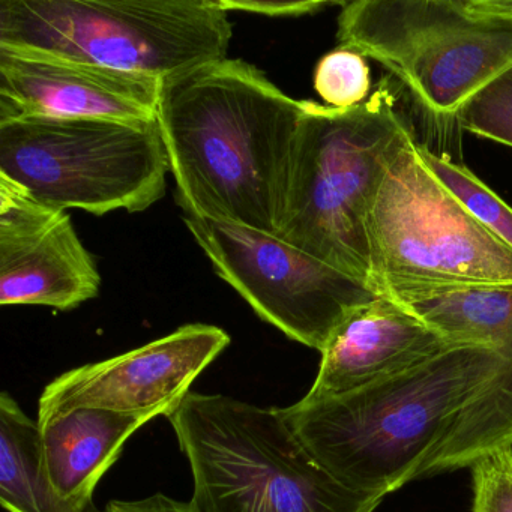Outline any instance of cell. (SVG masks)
<instances>
[{"label": "cell", "mask_w": 512, "mask_h": 512, "mask_svg": "<svg viewBox=\"0 0 512 512\" xmlns=\"http://www.w3.org/2000/svg\"><path fill=\"white\" fill-rule=\"evenodd\" d=\"M347 487L386 497L512 446V341L452 346L361 391L280 409Z\"/></svg>", "instance_id": "1"}, {"label": "cell", "mask_w": 512, "mask_h": 512, "mask_svg": "<svg viewBox=\"0 0 512 512\" xmlns=\"http://www.w3.org/2000/svg\"><path fill=\"white\" fill-rule=\"evenodd\" d=\"M304 104L241 59L163 80L157 121L184 215L277 236Z\"/></svg>", "instance_id": "2"}, {"label": "cell", "mask_w": 512, "mask_h": 512, "mask_svg": "<svg viewBox=\"0 0 512 512\" xmlns=\"http://www.w3.org/2000/svg\"><path fill=\"white\" fill-rule=\"evenodd\" d=\"M410 134L386 79L352 109L305 101L277 238L370 286L365 221L386 164Z\"/></svg>", "instance_id": "3"}, {"label": "cell", "mask_w": 512, "mask_h": 512, "mask_svg": "<svg viewBox=\"0 0 512 512\" xmlns=\"http://www.w3.org/2000/svg\"><path fill=\"white\" fill-rule=\"evenodd\" d=\"M167 419L200 512H373L385 499L335 478L275 407L191 391Z\"/></svg>", "instance_id": "4"}, {"label": "cell", "mask_w": 512, "mask_h": 512, "mask_svg": "<svg viewBox=\"0 0 512 512\" xmlns=\"http://www.w3.org/2000/svg\"><path fill=\"white\" fill-rule=\"evenodd\" d=\"M341 47L382 65L436 130L512 68V23L470 0H355L337 19Z\"/></svg>", "instance_id": "5"}, {"label": "cell", "mask_w": 512, "mask_h": 512, "mask_svg": "<svg viewBox=\"0 0 512 512\" xmlns=\"http://www.w3.org/2000/svg\"><path fill=\"white\" fill-rule=\"evenodd\" d=\"M217 0H0V46L169 79L229 52Z\"/></svg>", "instance_id": "6"}, {"label": "cell", "mask_w": 512, "mask_h": 512, "mask_svg": "<svg viewBox=\"0 0 512 512\" xmlns=\"http://www.w3.org/2000/svg\"><path fill=\"white\" fill-rule=\"evenodd\" d=\"M157 119L28 116L0 122V176L44 205L101 215L142 212L166 193Z\"/></svg>", "instance_id": "7"}, {"label": "cell", "mask_w": 512, "mask_h": 512, "mask_svg": "<svg viewBox=\"0 0 512 512\" xmlns=\"http://www.w3.org/2000/svg\"><path fill=\"white\" fill-rule=\"evenodd\" d=\"M379 296L466 284H512V250L436 178L415 134L386 164L365 221Z\"/></svg>", "instance_id": "8"}, {"label": "cell", "mask_w": 512, "mask_h": 512, "mask_svg": "<svg viewBox=\"0 0 512 512\" xmlns=\"http://www.w3.org/2000/svg\"><path fill=\"white\" fill-rule=\"evenodd\" d=\"M215 272L257 316L296 343L322 352L332 332L358 308L379 298L350 277L259 230L184 215Z\"/></svg>", "instance_id": "9"}, {"label": "cell", "mask_w": 512, "mask_h": 512, "mask_svg": "<svg viewBox=\"0 0 512 512\" xmlns=\"http://www.w3.org/2000/svg\"><path fill=\"white\" fill-rule=\"evenodd\" d=\"M229 344L223 329L194 323L139 349L74 368L44 388L37 422L77 409L169 416Z\"/></svg>", "instance_id": "10"}, {"label": "cell", "mask_w": 512, "mask_h": 512, "mask_svg": "<svg viewBox=\"0 0 512 512\" xmlns=\"http://www.w3.org/2000/svg\"><path fill=\"white\" fill-rule=\"evenodd\" d=\"M100 287L97 263L67 211L0 176V304L70 311Z\"/></svg>", "instance_id": "11"}, {"label": "cell", "mask_w": 512, "mask_h": 512, "mask_svg": "<svg viewBox=\"0 0 512 512\" xmlns=\"http://www.w3.org/2000/svg\"><path fill=\"white\" fill-rule=\"evenodd\" d=\"M163 79L0 46V122L28 116L157 119Z\"/></svg>", "instance_id": "12"}, {"label": "cell", "mask_w": 512, "mask_h": 512, "mask_svg": "<svg viewBox=\"0 0 512 512\" xmlns=\"http://www.w3.org/2000/svg\"><path fill=\"white\" fill-rule=\"evenodd\" d=\"M458 346L386 296L353 311L323 347L319 373L302 400L320 401L386 382Z\"/></svg>", "instance_id": "13"}, {"label": "cell", "mask_w": 512, "mask_h": 512, "mask_svg": "<svg viewBox=\"0 0 512 512\" xmlns=\"http://www.w3.org/2000/svg\"><path fill=\"white\" fill-rule=\"evenodd\" d=\"M155 413L77 409L41 422V457L56 493L79 506L94 505V491L122 454L125 442Z\"/></svg>", "instance_id": "14"}, {"label": "cell", "mask_w": 512, "mask_h": 512, "mask_svg": "<svg viewBox=\"0 0 512 512\" xmlns=\"http://www.w3.org/2000/svg\"><path fill=\"white\" fill-rule=\"evenodd\" d=\"M389 299L458 346L512 341V284H466L398 293Z\"/></svg>", "instance_id": "15"}, {"label": "cell", "mask_w": 512, "mask_h": 512, "mask_svg": "<svg viewBox=\"0 0 512 512\" xmlns=\"http://www.w3.org/2000/svg\"><path fill=\"white\" fill-rule=\"evenodd\" d=\"M0 503L8 512H103L56 493L43 467L40 425L7 391L0 395Z\"/></svg>", "instance_id": "16"}, {"label": "cell", "mask_w": 512, "mask_h": 512, "mask_svg": "<svg viewBox=\"0 0 512 512\" xmlns=\"http://www.w3.org/2000/svg\"><path fill=\"white\" fill-rule=\"evenodd\" d=\"M419 154L436 178L470 214L512 250V208L466 166L419 145Z\"/></svg>", "instance_id": "17"}, {"label": "cell", "mask_w": 512, "mask_h": 512, "mask_svg": "<svg viewBox=\"0 0 512 512\" xmlns=\"http://www.w3.org/2000/svg\"><path fill=\"white\" fill-rule=\"evenodd\" d=\"M314 89L326 106L334 109H352L365 103L371 89L367 58L347 47L332 50L317 64Z\"/></svg>", "instance_id": "18"}, {"label": "cell", "mask_w": 512, "mask_h": 512, "mask_svg": "<svg viewBox=\"0 0 512 512\" xmlns=\"http://www.w3.org/2000/svg\"><path fill=\"white\" fill-rule=\"evenodd\" d=\"M460 128L473 136L512 148V68L464 107Z\"/></svg>", "instance_id": "19"}, {"label": "cell", "mask_w": 512, "mask_h": 512, "mask_svg": "<svg viewBox=\"0 0 512 512\" xmlns=\"http://www.w3.org/2000/svg\"><path fill=\"white\" fill-rule=\"evenodd\" d=\"M472 469L473 512H512V446L481 458Z\"/></svg>", "instance_id": "20"}, {"label": "cell", "mask_w": 512, "mask_h": 512, "mask_svg": "<svg viewBox=\"0 0 512 512\" xmlns=\"http://www.w3.org/2000/svg\"><path fill=\"white\" fill-rule=\"evenodd\" d=\"M224 11H242L266 17H301L320 13L331 7H344L346 2H322V0H301V2H283V0H217Z\"/></svg>", "instance_id": "21"}, {"label": "cell", "mask_w": 512, "mask_h": 512, "mask_svg": "<svg viewBox=\"0 0 512 512\" xmlns=\"http://www.w3.org/2000/svg\"><path fill=\"white\" fill-rule=\"evenodd\" d=\"M103 512H200L193 500L181 502L158 493L140 500H112Z\"/></svg>", "instance_id": "22"}, {"label": "cell", "mask_w": 512, "mask_h": 512, "mask_svg": "<svg viewBox=\"0 0 512 512\" xmlns=\"http://www.w3.org/2000/svg\"><path fill=\"white\" fill-rule=\"evenodd\" d=\"M482 16L512 23V0H470Z\"/></svg>", "instance_id": "23"}]
</instances>
